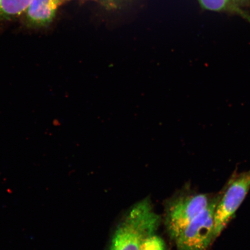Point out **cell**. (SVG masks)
<instances>
[{"label":"cell","mask_w":250,"mask_h":250,"mask_svg":"<svg viewBox=\"0 0 250 250\" xmlns=\"http://www.w3.org/2000/svg\"><path fill=\"white\" fill-rule=\"evenodd\" d=\"M218 195L174 240L177 250H206L214 241L215 208Z\"/></svg>","instance_id":"obj_4"},{"label":"cell","mask_w":250,"mask_h":250,"mask_svg":"<svg viewBox=\"0 0 250 250\" xmlns=\"http://www.w3.org/2000/svg\"><path fill=\"white\" fill-rule=\"evenodd\" d=\"M64 0H31L24 12L28 25L43 27L51 24Z\"/></svg>","instance_id":"obj_5"},{"label":"cell","mask_w":250,"mask_h":250,"mask_svg":"<svg viewBox=\"0 0 250 250\" xmlns=\"http://www.w3.org/2000/svg\"><path fill=\"white\" fill-rule=\"evenodd\" d=\"M214 197L189 192L171 199L165 213L166 227L171 238L176 239L181 231L210 205Z\"/></svg>","instance_id":"obj_2"},{"label":"cell","mask_w":250,"mask_h":250,"mask_svg":"<svg viewBox=\"0 0 250 250\" xmlns=\"http://www.w3.org/2000/svg\"><path fill=\"white\" fill-rule=\"evenodd\" d=\"M250 189V170L233 174L219 193L214 215L215 239L233 218Z\"/></svg>","instance_id":"obj_3"},{"label":"cell","mask_w":250,"mask_h":250,"mask_svg":"<svg viewBox=\"0 0 250 250\" xmlns=\"http://www.w3.org/2000/svg\"><path fill=\"white\" fill-rule=\"evenodd\" d=\"M235 1H236V0H235Z\"/></svg>","instance_id":"obj_10"},{"label":"cell","mask_w":250,"mask_h":250,"mask_svg":"<svg viewBox=\"0 0 250 250\" xmlns=\"http://www.w3.org/2000/svg\"><path fill=\"white\" fill-rule=\"evenodd\" d=\"M31 0H0V20H9L24 13Z\"/></svg>","instance_id":"obj_7"},{"label":"cell","mask_w":250,"mask_h":250,"mask_svg":"<svg viewBox=\"0 0 250 250\" xmlns=\"http://www.w3.org/2000/svg\"><path fill=\"white\" fill-rule=\"evenodd\" d=\"M140 250H167V248L164 239L154 233L146 237Z\"/></svg>","instance_id":"obj_8"},{"label":"cell","mask_w":250,"mask_h":250,"mask_svg":"<svg viewBox=\"0 0 250 250\" xmlns=\"http://www.w3.org/2000/svg\"><path fill=\"white\" fill-rule=\"evenodd\" d=\"M102 1L103 5L106 8L115 9L120 7L121 5L124 4L125 2L127 1L128 0H102Z\"/></svg>","instance_id":"obj_9"},{"label":"cell","mask_w":250,"mask_h":250,"mask_svg":"<svg viewBox=\"0 0 250 250\" xmlns=\"http://www.w3.org/2000/svg\"><path fill=\"white\" fill-rule=\"evenodd\" d=\"M206 10L226 12L238 16L250 23V15L236 4L235 0H197Z\"/></svg>","instance_id":"obj_6"},{"label":"cell","mask_w":250,"mask_h":250,"mask_svg":"<svg viewBox=\"0 0 250 250\" xmlns=\"http://www.w3.org/2000/svg\"><path fill=\"white\" fill-rule=\"evenodd\" d=\"M160 217L146 199L133 206L118 225L109 250H140L146 237L155 233Z\"/></svg>","instance_id":"obj_1"}]
</instances>
